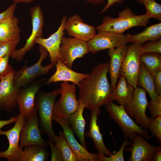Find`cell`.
I'll use <instances>...</instances> for the list:
<instances>
[{"instance_id": "cell-1", "label": "cell", "mask_w": 161, "mask_h": 161, "mask_svg": "<svg viewBox=\"0 0 161 161\" xmlns=\"http://www.w3.org/2000/svg\"><path fill=\"white\" fill-rule=\"evenodd\" d=\"M109 62L101 63L92 69L88 76L80 83L79 100L88 109L106 105L113 102V91L108 81Z\"/></svg>"}, {"instance_id": "cell-2", "label": "cell", "mask_w": 161, "mask_h": 161, "mask_svg": "<svg viewBox=\"0 0 161 161\" xmlns=\"http://www.w3.org/2000/svg\"><path fill=\"white\" fill-rule=\"evenodd\" d=\"M150 18L145 13L138 15L129 8L120 12L118 16L113 18L109 16L104 17L102 23L96 27L98 32H109L123 34L127 30L134 27H146Z\"/></svg>"}, {"instance_id": "cell-3", "label": "cell", "mask_w": 161, "mask_h": 161, "mask_svg": "<svg viewBox=\"0 0 161 161\" xmlns=\"http://www.w3.org/2000/svg\"><path fill=\"white\" fill-rule=\"evenodd\" d=\"M61 91V88H58L50 92L38 91L35 98V109L41 130L53 142L56 135L52 127V117L55 99Z\"/></svg>"}, {"instance_id": "cell-4", "label": "cell", "mask_w": 161, "mask_h": 161, "mask_svg": "<svg viewBox=\"0 0 161 161\" xmlns=\"http://www.w3.org/2000/svg\"><path fill=\"white\" fill-rule=\"evenodd\" d=\"M106 108L109 113V116L118 124L123 134V137L129 138L132 143L135 135H140L146 140L151 139L147 130L142 128V126L137 125L126 112L123 105H117L113 102L106 105Z\"/></svg>"}, {"instance_id": "cell-5", "label": "cell", "mask_w": 161, "mask_h": 161, "mask_svg": "<svg viewBox=\"0 0 161 161\" xmlns=\"http://www.w3.org/2000/svg\"><path fill=\"white\" fill-rule=\"evenodd\" d=\"M39 50L40 56L37 62L32 65H26L15 72L14 78V86L18 88L26 86L33 82L37 78L47 74L55 64L51 63L45 66L42 65V63L47 57V51L41 46Z\"/></svg>"}, {"instance_id": "cell-6", "label": "cell", "mask_w": 161, "mask_h": 161, "mask_svg": "<svg viewBox=\"0 0 161 161\" xmlns=\"http://www.w3.org/2000/svg\"><path fill=\"white\" fill-rule=\"evenodd\" d=\"M61 97L55 102L53 115L67 119L68 117L78 109L80 101L76 98L75 85L63 82L61 85Z\"/></svg>"}, {"instance_id": "cell-7", "label": "cell", "mask_w": 161, "mask_h": 161, "mask_svg": "<svg viewBox=\"0 0 161 161\" xmlns=\"http://www.w3.org/2000/svg\"><path fill=\"white\" fill-rule=\"evenodd\" d=\"M146 91L140 87H137L131 101L123 106L129 115L135 119V123L141 124L145 130L148 129L152 119L146 115V112L148 103L146 97Z\"/></svg>"}, {"instance_id": "cell-8", "label": "cell", "mask_w": 161, "mask_h": 161, "mask_svg": "<svg viewBox=\"0 0 161 161\" xmlns=\"http://www.w3.org/2000/svg\"><path fill=\"white\" fill-rule=\"evenodd\" d=\"M141 45L139 43L133 42L128 46L127 52L120 69V73L135 89L137 87Z\"/></svg>"}, {"instance_id": "cell-9", "label": "cell", "mask_w": 161, "mask_h": 161, "mask_svg": "<svg viewBox=\"0 0 161 161\" xmlns=\"http://www.w3.org/2000/svg\"><path fill=\"white\" fill-rule=\"evenodd\" d=\"M32 30L31 34L27 39L24 45L21 48L16 49L10 56L18 62L21 61L26 53L30 50L35 44V40L43 37V28L44 17L41 8L39 5L32 7L30 10Z\"/></svg>"}, {"instance_id": "cell-10", "label": "cell", "mask_w": 161, "mask_h": 161, "mask_svg": "<svg viewBox=\"0 0 161 161\" xmlns=\"http://www.w3.org/2000/svg\"><path fill=\"white\" fill-rule=\"evenodd\" d=\"M17 120L14 126L6 131L0 130V135H5L9 145L5 151L0 152V159L6 158L9 161H17L23 150L19 146L20 135L26 119L20 113L17 115Z\"/></svg>"}, {"instance_id": "cell-11", "label": "cell", "mask_w": 161, "mask_h": 161, "mask_svg": "<svg viewBox=\"0 0 161 161\" xmlns=\"http://www.w3.org/2000/svg\"><path fill=\"white\" fill-rule=\"evenodd\" d=\"M45 78L35 80L29 85L20 89L17 97L20 114L26 119L35 109V98L45 81Z\"/></svg>"}, {"instance_id": "cell-12", "label": "cell", "mask_w": 161, "mask_h": 161, "mask_svg": "<svg viewBox=\"0 0 161 161\" xmlns=\"http://www.w3.org/2000/svg\"><path fill=\"white\" fill-rule=\"evenodd\" d=\"M126 35L109 32H100L87 42L89 52L95 54L102 50L126 45Z\"/></svg>"}, {"instance_id": "cell-13", "label": "cell", "mask_w": 161, "mask_h": 161, "mask_svg": "<svg viewBox=\"0 0 161 161\" xmlns=\"http://www.w3.org/2000/svg\"><path fill=\"white\" fill-rule=\"evenodd\" d=\"M39 122L36 109L26 119L20 135L19 146L23 147L34 145L47 146V142L42 138L39 128Z\"/></svg>"}, {"instance_id": "cell-14", "label": "cell", "mask_w": 161, "mask_h": 161, "mask_svg": "<svg viewBox=\"0 0 161 161\" xmlns=\"http://www.w3.org/2000/svg\"><path fill=\"white\" fill-rule=\"evenodd\" d=\"M89 52L86 42L74 37H62L60 47L61 60L69 68L72 69L75 59Z\"/></svg>"}, {"instance_id": "cell-15", "label": "cell", "mask_w": 161, "mask_h": 161, "mask_svg": "<svg viewBox=\"0 0 161 161\" xmlns=\"http://www.w3.org/2000/svg\"><path fill=\"white\" fill-rule=\"evenodd\" d=\"M14 73L13 71L0 80V113L2 111L11 112L17 105V97L21 88L14 85Z\"/></svg>"}, {"instance_id": "cell-16", "label": "cell", "mask_w": 161, "mask_h": 161, "mask_svg": "<svg viewBox=\"0 0 161 161\" xmlns=\"http://www.w3.org/2000/svg\"><path fill=\"white\" fill-rule=\"evenodd\" d=\"M52 119L62 127L68 143L78 161H99L96 153L89 152L77 141L66 119L55 115H53Z\"/></svg>"}, {"instance_id": "cell-17", "label": "cell", "mask_w": 161, "mask_h": 161, "mask_svg": "<svg viewBox=\"0 0 161 161\" xmlns=\"http://www.w3.org/2000/svg\"><path fill=\"white\" fill-rule=\"evenodd\" d=\"M66 20L67 16H63L60 26L55 32L47 38L39 37L35 41V44H39L47 51L51 63L54 64L58 59L61 60L60 47L62 38L64 33V27Z\"/></svg>"}, {"instance_id": "cell-18", "label": "cell", "mask_w": 161, "mask_h": 161, "mask_svg": "<svg viewBox=\"0 0 161 161\" xmlns=\"http://www.w3.org/2000/svg\"><path fill=\"white\" fill-rule=\"evenodd\" d=\"M130 148L126 147L125 151L131 153L128 161H152L154 152L161 146H154L139 134H136Z\"/></svg>"}, {"instance_id": "cell-19", "label": "cell", "mask_w": 161, "mask_h": 161, "mask_svg": "<svg viewBox=\"0 0 161 161\" xmlns=\"http://www.w3.org/2000/svg\"><path fill=\"white\" fill-rule=\"evenodd\" d=\"M64 30L69 35L86 42L96 35L95 28L84 23L78 14L71 16L66 20Z\"/></svg>"}, {"instance_id": "cell-20", "label": "cell", "mask_w": 161, "mask_h": 161, "mask_svg": "<svg viewBox=\"0 0 161 161\" xmlns=\"http://www.w3.org/2000/svg\"><path fill=\"white\" fill-rule=\"evenodd\" d=\"M55 66L56 71L45 83L46 85L60 81H69L79 87L80 82L89 75L88 74L79 73L72 70L60 59L58 60Z\"/></svg>"}, {"instance_id": "cell-21", "label": "cell", "mask_w": 161, "mask_h": 161, "mask_svg": "<svg viewBox=\"0 0 161 161\" xmlns=\"http://www.w3.org/2000/svg\"><path fill=\"white\" fill-rule=\"evenodd\" d=\"M100 107L91 109L90 121L88 131L85 136L91 138L93 141L95 148L98 152L106 156H110L112 153L106 146L103 141V135L97 124L98 117L100 114Z\"/></svg>"}, {"instance_id": "cell-22", "label": "cell", "mask_w": 161, "mask_h": 161, "mask_svg": "<svg viewBox=\"0 0 161 161\" xmlns=\"http://www.w3.org/2000/svg\"><path fill=\"white\" fill-rule=\"evenodd\" d=\"M127 48L128 46L125 45L109 49L108 51L107 54L110 57L108 72L113 89L116 87L120 76L121 66L126 54Z\"/></svg>"}, {"instance_id": "cell-23", "label": "cell", "mask_w": 161, "mask_h": 161, "mask_svg": "<svg viewBox=\"0 0 161 161\" xmlns=\"http://www.w3.org/2000/svg\"><path fill=\"white\" fill-rule=\"evenodd\" d=\"M80 101V106L78 110L70 115L66 120L73 132L79 138L80 144L86 149L84 133L86 123L83 115V110L86 107Z\"/></svg>"}, {"instance_id": "cell-24", "label": "cell", "mask_w": 161, "mask_h": 161, "mask_svg": "<svg viewBox=\"0 0 161 161\" xmlns=\"http://www.w3.org/2000/svg\"><path fill=\"white\" fill-rule=\"evenodd\" d=\"M115 88L113 90L111 98L113 101H117L120 105H124L131 100L135 89L120 73Z\"/></svg>"}, {"instance_id": "cell-25", "label": "cell", "mask_w": 161, "mask_h": 161, "mask_svg": "<svg viewBox=\"0 0 161 161\" xmlns=\"http://www.w3.org/2000/svg\"><path fill=\"white\" fill-rule=\"evenodd\" d=\"M18 20L14 15L0 21V42L21 38Z\"/></svg>"}, {"instance_id": "cell-26", "label": "cell", "mask_w": 161, "mask_h": 161, "mask_svg": "<svg viewBox=\"0 0 161 161\" xmlns=\"http://www.w3.org/2000/svg\"><path fill=\"white\" fill-rule=\"evenodd\" d=\"M126 35L128 42L137 43L141 45L148 41H158L161 38V23L147 27L143 32L138 34H128Z\"/></svg>"}, {"instance_id": "cell-27", "label": "cell", "mask_w": 161, "mask_h": 161, "mask_svg": "<svg viewBox=\"0 0 161 161\" xmlns=\"http://www.w3.org/2000/svg\"><path fill=\"white\" fill-rule=\"evenodd\" d=\"M137 85L148 93L151 100L153 101L160 95L156 89L153 75L144 64L141 62L140 64Z\"/></svg>"}, {"instance_id": "cell-28", "label": "cell", "mask_w": 161, "mask_h": 161, "mask_svg": "<svg viewBox=\"0 0 161 161\" xmlns=\"http://www.w3.org/2000/svg\"><path fill=\"white\" fill-rule=\"evenodd\" d=\"M47 146L34 145L25 147L18 161H45L49 155Z\"/></svg>"}, {"instance_id": "cell-29", "label": "cell", "mask_w": 161, "mask_h": 161, "mask_svg": "<svg viewBox=\"0 0 161 161\" xmlns=\"http://www.w3.org/2000/svg\"><path fill=\"white\" fill-rule=\"evenodd\" d=\"M54 143L61 153L63 161H78L69 146L63 131H61L58 136H55Z\"/></svg>"}, {"instance_id": "cell-30", "label": "cell", "mask_w": 161, "mask_h": 161, "mask_svg": "<svg viewBox=\"0 0 161 161\" xmlns=\"http://www.w3.org/2000/svg\"><path fill=\"white\" fill-rule=\"evenodd\" d=\"M140 61L152 74L156 71L161 70V54L149 52L141 54Z\"/></svg>"}, {"instance_id": "cell-31", "label": "cell", "mask_w": 161, "mask_h": 161, "mask_svg": "<svg viewBox=\"0 0 161 161\" xmlns=\"http://www.w3.org/2000/svg\"><path fill=\"white\" fill-rule=\"evenodd\" d=\"M143 4L146 9V13L150 18L161 20V5L154 0H143Z\"/></svg>"}, {"instance_id": "cell-32", "label": "cell", "mask_w": 161, "mask_h": 161, "mask_svg": "<svg viewBox=\"0 0 161 161\" xmlns=\"http://www.w3.org/2000/svg\"><path fill=\"white\" fill-rule=\"evenodd\" d=\"M132 143L129 141L127 139H125L122 143L120 149L117 152L109 157H106L105 155L98 152L97 155L99 161H124L123 152L125 148L127 146H131Z\"/></svg>"}, {"instance_id": "cell-33", "label": "cell", "mask_w": 161, "mask_h": 161, "mask_svg": "<svg viewBox=\"0 0 161 161\" xmlns=\"http://www.w3.org/2000/svg\"><path fill=\"white\" fill-rule=\"evenodd\" d=\"M21 38L15 40L0 42V60L5 56H10L16 49V47Z\"/></svg>"}, {"instance_id": "cell-34", "label": "cell", "mask_w": 161, "mask_h": 161, "mask_svg": "<svg viewBox=\"0 0 161 161\" xmlns=\"http://www.w3.org/2000/svg\"><path fill=\"white\" fill-rule=\"evenodd\" d=\"M148 129L152 136L156 138L158 141L161 142V116H159L151 120L150 122Z\"/></svg>"}, {"instance_id": "cell-35", "label": "cell", "mask_w": 161, "mask_h": 161, "mask_svg": "<svg viewBox=\"0 0 161 161\" xmlns=\"http://www.w3.org/2000/svg\"><path fill=\"white\" fill-rule=\"evenodd\" d=\"M141 53L154 52L161 53V40L156 41H147L141 45Z\"/></svg>"}, {"instance_id": "cell-36", "label": "cell", "mask_w": 161, "mask_h": 161, "mask_svg": "<svg viewBox=\"0 0 161 161\" xmlns=\"http://www.w3.org/2000/svg\"><path fill=\"white\" fill-rule=\"evenodd\" d=\"M147 107L151 114V119L161 116V95H160L154 101L151 100L148 102Z\"/></svg>"}, {"instance_id": "cell-37", "label": "cell", "mask_w": 161, "mask_h": 161, "mask_svg": "<svg viewBox=\"0 0 161 161\" xmlns=\"http://www.w3.org/2000/svg\"><path fill=\"white\" fill-rule=\"evenodd\" d=\"M10 56L7 55L0 60V80L3 77L14 71L12 66L9 63Z\"/></svg>"}, {"instance_id": "cell-38", "label": "cell", "mask_w": 161, "mask_h": 161, "mask_svg": "<svg viewBox=\"0 0 161 161\" xmlns=\"http://www.w3.org/2000/svg\"><path fill=\"white\" fill-rule=\"evenodd\" d=\"M47 142L50 147L51 151L50 160L63 161V159L62 154L54 143L49 139L47 141Z\"/></svg>"}, {"instance_id": "cell-39", "label": "cell", "mask_w": 161, "mask_h": 161, "mask_svg": "<svg viewBox=\"0 0 161 161\" xmlns=\"http://www.w3.org/2000/svg\"><path fill=\"white\" fill-rule=\"evenodd\" d=\"M16 4L13 3L5 10L0 13V21L7 17L14 15Z\"/></svg>"}, {"instance_id": "cell-40", "label": "cell", "mask_w": 161, "mask_h": 161, "mask_svg": "<svg viewBox=\"0 0 161 161\" xmlns=\"http://www.w3.org/2000/svg\"><path fill=\"white\" fill-rule=\"evenodd\" d=\"M152 75L157 92L159 95H161V70L155 72Z\"/></svg>"}, {"instance_id": "cell-41", "label": "cell", "mask_w": 161, "mask_h": 161, "mask_svg": "<svg viewBox=\"0 0 161 161\" xmlns=\"http://www.w3.org/2000/svg\"><path fill=\"white\" fill-rule=\"evenodd\" d=\"M125 0H108L107 3L101 11L102 13L105 12L106 10L113 5L120 3Z\"/></svg>"}, {"instance_id": "cell-42", "label": "cell", "mask_w": 161, "mask_h": 161, "mask_svg": "<svg viewBox=\"0 0 161 161\" xmlns=\"http://www.w3.org/2000/svg\"><path fill=\"white\" fill-rule=\"evenodd\" d=\"M17 120V117H12L7 120H0V130L1 128L7 125L15 122Z\"/></svg>"}, {"instance_id": "cell-43", "label": "cell", "mask_w": 161, "mask_h": 161, "mask_svg": "<svg viewBox=\"0 0 161 161\" xmlns=\"http://www.w3.org/2000/svg\"><path fill=\"white\" fill-rule=\"evenodd\" d=\"M161 161V148L156 151L154 153L152 161Z\"/></svg>"}, {"instance_id": "cell-44", "label": "cell", "mask_w": 161, "mask_h": 161, "mask_svg": "<svg viewBox=\"0 0 161 161\" xmlns=\"http://www.w3.org/2000/svg\"><path fill=\"white\" fill-rule=\"evenodd\" d=\"M13 3L17 4L19 3H24L28 4L33 1L35 0H12Z\"/></svg>"}, {"instance_id": "cell-45", "label": "cell", "mask_w": 161, "mask_h": 161, "mask_svg": "<svg viewBox=\"0 0 161 161\" xmlns=\"http://www.w3.org/2000/svg\"><path fill=\"white\" fill-rule=\"evenodd\" d=\"M95 4H98L104 3L105 0H86Z\"/></svg>"}, {"instance_id": "cell-46", "label": "cell", "mask_w": 161, "mask_h": 161, "mask_svg": "<svg viewBox=\"0 0 161 161\" xmlns=\"http://www.w3.org/2000/svg\"><path fill=\"white\" fill-rule=\"evenodd\" d=\"M139 3L141 4H143V0H136Z\"/></svg>"}, {"instance_id": "cell-47", "label": "cell", "mask_w": 161, "mask_h": 161, "mask_svg": "<svg viewBox=\"0 0 161 161\" xmlns=\"http://www.w3.org/2000/svg\"><path fill=\"white\" fill-rule=\"evenodd\" d=\"M57 1H58L59 0H56ZM71 0V1H75V0Z\"/></svg>"}]
</instances>
